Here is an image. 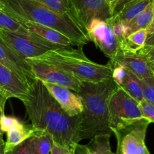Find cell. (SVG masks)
Segmentation results:
<instances>
[{
	"instance_id": "22",
	"label": "cell",
	"mask_w": 154,
	"mask_h": 154,
	"mask_svg": "<svg viewBox=\"0 0 154 154\" xmlns=\"http://www.w3.org/2000/svg\"><path fill=\"white\" fill-rule=\"evenodd\" d=\"M147 29H141L131 33L119 42V49L128 51H138L144 46Z\"/></svg>"
},
{
	"instance_id": "11",
	"label": "cell",
	"mask_w": 154,
	"mask_h": 154,
	"mask_svg": "<svg viewBox=\"0 0 154 154\" xmlns=\"http://www.w3.org/2000/svg\"><path fill=\"white\" fill-rule=\"evenodd\" d=\"M134 74L140 80L153 76L151 63L140 51H128L119 49L112 60Z\"/></svg>"
},
{
	"instance_id": "25",
	"label": "cell",
	"mask_w": 154,
	"mask_h": 154,
	"mask_svg": "<svg viewBox=\"0 0 154 154\" xmlns=\"http://www.w3.org/2000/svg\"><path fill=\"white\" fill-rule=\"evenodd\" d=\"M145 100L154 104V75L140 80Z\"/></svg>"
},
{
	"instance_id": "40",
	"label": "cell",
	"mask_w": 154,
	"mask_h": 154,
	"mask_svg": "<svg viewBox=\"0 0 154 154\" xmlns=\"http://www.w3.org/2000/svg\"><path fill=\"white\" fill-rule=\"evenodd\" d=\"M152 6H153V11H154V0H152Z\"/></svg>"
},
{
	"instance_id": "21",
	"label": "cell",
	"mask_w": 154,
	"mask_h": 154,
	"mask_svg": "<svg viewBox=\"0 0 154 154\" xmlns=\"http://www.w3.org/2000/svg\"><path fill=\"white\" fill-rule=\"evenodd\" d=\"M153 18V6L151 2L142 12H140L138 15L136 16L128 23L127 36L137 31L141 30V29H147L152 23Z\"/></svg>"
},
{
	"instance_id": "29",
	"label": "cell",
	"mask_w": 154,
	"mask_h": 154,
	"mask_svg": "<svg viewBox=\"0 0 154 154\" xmlns=\"http://www.w3.org/2000/svg\"><path fill=\"white\" fill-rule=\"evenodd\" d=\"M2 154H31L29 147V142L28 139L21 143L20 144L17 145L14 148L8 152H3Z\"/></svg>"
},
{
	"instance_id": "12",
	"label": "cell",
	"mask_w": 154,
	"mask_h": 154,
	"mask_svg": "<svg viewBox=\"0 0 154 154\" xmlns=\"http://www.w3.org/2000/svg\"><path fill=\"white\" fill-rule=\"evenodd\" d=\"M0 63L17 74L20 79L29 84L35 79L30 64L17 55L0 38Z\"/></svg>"
},
{
	"instance_id": "17",
	"label": "cell",
	"mask_w": 154,
	"mask_h": 154,
	"mask_svg": "<svg viewBox=\"0 0 154 154\" xmlns=\"http://www.w3.org/2000/svg\"><path fill=\"white\" fill-rule=\"evenodd\" d=\"M109 134L97 135L90 139L87 144L78 143L75 148L77 154H113L109 143Z\"/></svg>"
},
{
	"instance_id": "37",
	"label": "cell",
	"mask_w": 154,
	"mask_h": 154,
	"mask_svg": "<svg viewBox=\"0 0 154 154\" xmlns=\"http://www.w3.org/2000/svg\"><path fill=\"white\" fill-rule=\"evenodd\" d=\"M152 31H154V18H153V20H152V23L150 24V26H149V27L147 29L148 34L150 33V32H152Z\"/></svg>"
},
{
	"instance_id": "23",
	"label": "cell",
	"mask_w": 154,
	"mask_h": 154,
	"mask_svg": "<svg viewBox=\"0 0 154 154\" xmlns=\"http://www.w3.org/2000/svg\"><path fill=\"white\" fill-rule=\"evenodd\" d=\"M0 30L22 34L29 32L20 22L3 11H0Z\"/></svg>"
},
{
	"instance_id": "33",
	"label": "cell",
	"mask_w": 154,
	"mask_h": 154,
	"mask_svg": "<svg viewBox=\"0 0 154 154\" xmlns=\"http://www.w3.org/2000/svg\"><path fill=\"white\" fill-rule=\"evenodd\" d=\"M131 1H133V0H119L117 2V3L116 4L113 10H112V14L114 15V14H116L117 12H119L126 4L131 2Z\"/></svg>"
},
{
	"instance_id": "27",
	"label": "cell",
	"mask_w": 154,
	"mask_h": 154,
	"mask_svg": "<svg viewBox=\"0 0 154 154\" xmlns=\"http://www.w3.org/2000/svg\"><path fill=\"white\" fill-rule=\"evenodd\" d=\"M21 121L19 120L17 118L10 116H2L0 119V131L2 133H6L8 130L11 129L13 127L19 125Z\"/></svg>"
},
{
	"instance_id": "3",
	"label": "cell",
	"mask_w": 154,
	"mask_h": 154,
	"mask_svg": "<svg viewBox=\"0 0 154 154\" xmlns=\"http://www.w3.org/2000/svg\"><path fill=\"white\" fill-rule=\"evenodd\" d=\"M3 11L19 22L29 21L48 26L70 38L75 46L83 47L90 42L85 32L69 13L59 14L38 0H2Z\"/></svg>"
},
{
	"instance_id": "15",
	"label": "cell",
	"mask_w": 154,
	"mask_h": 154,
	"mask_svg": "<svg viewBox=\"0 0 154 154\" xmlns=\"http://www.w3.org/2000/svg\"><path fill=\"white\" fill-rule=\"evenodd\" d=\"M20 23L28 31L48 42L64 47L75 46L70 38L56 29L29 21H23Z\"/></svg>"
},
{
	"instance_id": "1",
	"label": "cell",
	"mask_w": 154,
	"mask_h": 154,
	"mask_svg": "<svg viewBox=\"0 0 154 154\" xmlns=\"http://www.w3.org/2000/svg\"><path fill=\"white\" fill-rule=\"evenodd\" d=\"M28 88L27 97L22 103L34 129L46 131L54 144L75 152L80 141V116L67 115L39 79L30 81Z\"/></svg>"
},
{
	"instance_id": "13",
	"label": "cell",
	"mask_w": 154,
	"mask_h": 154,
	"mask_svg": "<svg viewBox=\"0 0 154 154\" xmlns=\"http://www.w3.org/2000/svg\"><path fill=\"white\" fill-rule=\"evenodd\" d=\"M43 83L51 96L57 100L67 115L77 116L82 113L83 106L82 99L78 93L61 85Z\"/></svg>"
},
{
	"instance_id": "34",
	"label": "cell",
	"mask_w": 154,
	"mask_h": 154,
	"mask_svg": "<svg viewBox=\"0 0 154 154\" xmlns=\"http://www.w3.org/2000/svg\"><path fill=\"white\" fill-rule=\"evenodd\" d=\"M150 46H154V31H152L150 33L147 34V36H146L144 46L143 47Z\"/></svg>"
},
{
	"instance_id": "14",
	"label": "cell",
	"mask_w": 154,
	"mask_h": 154,
	"mask_svg": "<svg viewBox=\"0 0 154 154\" xmlns=\"http://www.w3.org/2000/svg\"><path fill=\"white\" fill-rule=\"evenodd\" d=\"M0 88L9 97H15L23 101L29 92L28 84L17 74L0 63Z\"/></svg>"
},
{
	"instance_id": "35",
	"label": "cell",
	"mask_w": 154,
	"mask_h": 154,
	"mask_svg": "<svg viewBox=\"0 0 154 154\" xmlns=\"http://www.w3.org/2000/svg\"><path fill=\"white\" fill-rule=\"evenodd\" d=\"M4 146H5V140L3 139V133L0 131V154L3 153Z\"/></svg>"
},
{
	"instance_id": "16",
	"label": "cell",
	"mask_w": 154,
	"mask_h": 154,
	"mask_svg": "<svg viewBox=\"0 0 154 154\" xmlns=\"http://www.w3.org/2000/svg\"><path fill=\"white\" fill-rule=\"evenodd\" d=\"M35 132L32 125L21 122L7 131V139L4 146V152L11 150L30 137Z\"/></svg>"
},
{
	"instance_id": "6",
	"label": "cell",
	"mask_w": 154,
	"mask_h": 154,
	"mask_svg": "<svg viewBox=\"0 0 154 154\" xmlns=\"http://www.w3.org/2000/svg\"><path fill=\"white\" fill-rule=\"evenodd\" d=\"M0 38L23 60L35 58L51 50L64 46L56 45L29 32L27 34L0 30Z\"/></svg>"
},
{
	"instance_id": "39",
	"label": "cell",
	"mask_w": 154,
	"mask_h": 154,
	"mask_svg": "<svg viewBox=\"0 0 154 154\" xmlns=\"http://www.w3.org/2000/svg\"><path fill=\"white\" fill-rule=\"evenodd\" d=\"M151 63V68H152V72H153V75H154V62H150Z\"/></svg>"
},
{
	"instance_id": "26",
	"label": "cell",
	"mask_w": 154,
	"mask_h": 154,
	"mask_svg": "<svg viewBox=\"0 0 154 154\" xmlns=\"http://www.w3.org/2000/svg\"><path fill=\"white\" fill-rule=\"evenodd\" d=\"M108 24L110 26L113 32L115 33L116 36L117 37L119 41H122L124 38L127 36V32H128V24L120 23V22L113 21L110 18L106 20Z\"/></svg>"
},
{
	"instance_id": "41",
	"label": "cell",
	"mask_w": 154,
	"mask_h": 154,
	"mask_svg": "<svg viewBox=\"0 0 154 154\" xmlns=\"http://www.w3.org/2000/svg\"><path fill=\"white\" fill-rule=\"evenodd\" d=\"M70 154H75V152H71Z\"/></svg>"
},
{
	"instance_id": "8",
	"label": "cell",
	"mask_w": 154,
	"mask_h": 154,
	"mask_svg": "<svg viewBox=\"0 0 154 154\" xmlns=\"http://www.w3.org/2000/svg\"><path fill=\"white\" fill-rule=\"evenodd\" d=\"M69 9L73 20L85 33L91 20H106L113 15L106 0H69Z\"/></svg>"
},
{
	"instance_id": "7",
	"label": "cell",
	"mask_w": 154,
	"mask_h": 154,
	"mask_svg": "<svg viewBox=\"0 0 154 154\" xmlns=\"http://www.w3.org/2000/svg\"><path fill=\"white\" fill-rule=\"evenodd\" d=\"M149 123L142 118L114 131L117 140L116 154H151L145 143Z\"/></svg>"
},
{
	"instance_id": "19",
	"label": "cell",
	"mask_w": 154,
	"mask_h": 154,
	"mask_svg": "<svg viewBox=\"0 0 154 154\" xmlns=\"http://www.w3.org/2000/svg\"><path fill=\"white\" fill-rule=\"evenodd\" d=\"M31 154H51L54 146L52 137L45 131L35 129V132L28 138Z\"/></svg>"
},
{
	"instance_id": "18",
	"label": "cell",
	"mask_w": 154,
	"mask_h": 154,
	"mask_svg": "<svg viewBox=\"0 0 154 154\" xmlns=\"http://www.w3.org/2000/svg\"><path fill=\"white\" fill-rule=\"evenodd\" d=\"M152 0H133L125 5L119 12L112 15L110 19L113 21L128 24L132 19L143 11Z\"/></svg>"
},
{
	"instance_id": "10",
	"label": "cell",
	"mask_w": 154,
	"mask_h": 154,
	"mask_svg": "<svg viewBox=\"0 0 154 154\" xmlns=\"http://www.w3.org/2000/svg\"><path fill=\"white\" fill-rule=\"evenodd\" d=\"M26 60L30 64L35 78L42 82L66 87L75 92L80 90L82 82L66 71L32 59Z\"/></svg>"
},
{
	"instance_id": "38",
	"label": "cell",
	"mask_w": 154,
	"mask_h": 154,
	"mask_svg": "<svg viewBox=\"0 0 154 154\" xmlns=\"http://www.w3.org/2000/svg\"><path fill=\"white\" fill-rule=\"evenodd\" d=\"M4 9V5L2 3V0H0V11H3Z\"/></svg>"
},
{
	"instance_id": "31",
	"label": "cell",
	"mask_w": 154,
	"mask_h": 154,
	"mask_svg": "<svg viewBox=\"0 0 154 154\" xmlns=\"http://www.w3.org/2000/svg\"><path fill=\"white\" fill-rule=\"evenodd\" d=\"M139 51L144 54L149 61L154 62V46L143 47Z\"/></svg>"
},
{
	"instance_id": "24",
	"label": "cell",
	"mask_w": 154,
	"mask_h": 154,
	"mask_svg": "<svg viewBox=\"0 0 154 154\" xmlns=\"http://www.w3.org/2000/svg\"><path fill=\"white\" fill-rule=\"evenodd\" d=\"M45 6L59 14L69 13V0H38Z\"/></svg>"
},
{
	"instance_id": "32",
	"label": "cell",
	"mask_w": 154,
	"mask_h": 154,
	"mask_svg": "<svg viewBox=\"0 0 154 154\" xmlns=\"http://www.w3.org/2000/svg\"><path fill=\"white\" fill-rule=\"evenodd\" d=\"M71 152H73V151H71L69 149H66V148L63 147V146H60L59 145L54 144V146H53L52 149H51V154H70Z\"/></svg>"
},
{
	"instance_id": "2",
	"label": "cell",
	"mask_w": 154,
	"mask_h": 154,
	"mask_svg": "<svg viewBox=\"0 0 154 154\" xmlns=\"http://www.w3.org/2000/svg\"><path fill=\"white\" fill-rule=\"evenodd\" d=\"M118 88L112 79L97 83L82 82L80 90L77 92L83 106L79 115V140L112 134L109 128L108 102L111 94Z\"/></svg>"
},
{
	"instance_id": "4",
	"label": "cell",
	"mask_w": 154,
	"mask_h": 154,
	"mask_svg": "<svg viewBox=\"0 0 154 154\" xmlns=\"http://www.w3.org/2000/svg\"><path fill=\"white\" fill-rule=\"evenodd\" d=\"M29 59L60 68L81 82L97 83L112 79L110 63L103 65L89 60L85 56L82 47H63Z\"/></svg>"
},
{
	"instance_id": "5",
	"label": "cell",
	"mask_w": 154,
	"mask_h": 154,
	"mask_svg": "<svg viewBox=\"0 0 154 154\" xmlns=\"http://www.w3.org/2000/svg\"><path fill=\"white\" fill-rule=\"evenodd\" d=\"M108 109L109 128L112 133L134 121L144 118L139 102L119 88L109 97Z\"/></svg>"
},
{
	"instance_id": "36",
	"label": "cell",
	"mask_w": 154,
	"mask_h": 154,
	"mask_svg": "<svg viewBox=\"0 0 154 154\" xmlns=\"http://www.w3.org/2000/svg\"><path fill=\"white\" fill-rule=\"evenodd\" d=\"M108 2V4L109 5V6L111 7V8H112V10H113L114 7H115L116 4L117 3V2L119 1V0H106Z\"/></svg>"
},
{
	"instance_id": "9",
	"label": "cell",
	"mask_w": 154,
	"mask_h": 154,
	"mask_svg": "<svg viewBox=\"0 0 154 154\" xmlns=\"http://www.w3.org/2000/svg\"><path fill=\"white\" fill-rule=\"evenodd\" d=\"M86 33L89 41L112 60L119 50V41L107 22L101 19H93L88 23Z\"/></svg>"
},
{
	"instance_id": "20",
	"label": "cell",
	"mask_w": 154,
	"mask_h": 154,
	"mask_svg": "<svg viewBox=\"0 0 154 154\" xmlns=\"http://www.w3.org/2000/svg\"><path fill=\"white\" fill-rule=\"evenodd\" d=\"M119 88L125 91L128 95L131 96L139 103L144 99L141 82L133 72L128 69L126 75L124 77Z\"/></svg>"
},
{
	"instance_id": "30",
	"label": "cell",
	"mask_w": 154,
	"mask_h": 154,
	"mask_svg": "<svg viewBox=\"0 0 154 154\" xmlns=\"http://www.w3.org/2000/svg\"><path fill=\"white\" fill-rule=\"evenodd\" d=\"M10 98L8 94L0 88V119L5 115V106L7 100Z\"/></svg>"
},
{
	"instance_id": "28",
	"label": "cell",
	"mask_w": 154,
	"mask_h": 154,
	"mask_svg": "<svg viewBox=\"0 0 154 154\" xmlns=\"http://www.w3.org/2000/svg\"><path fill=\"white\" fill-rule=\"evenodd\" d=\"M140 109L142 114L145 119H147L149 122L154 123V104L150 102L143 99L140 103Z\"/></svg>"
}]
</instances>
